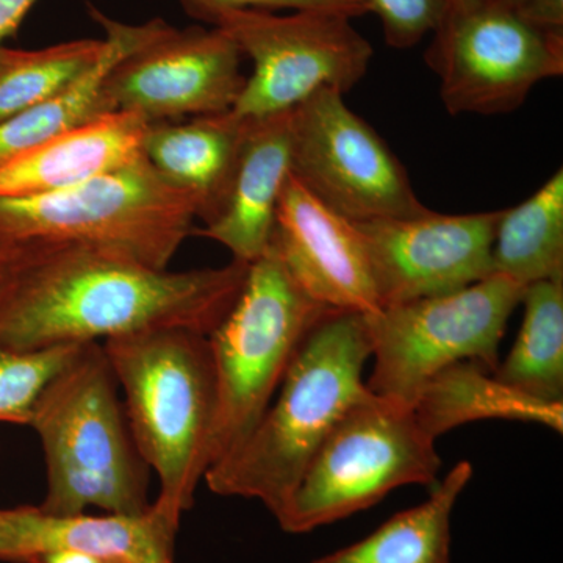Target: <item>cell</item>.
<instances>
[{"label": "cell", "mask_w": 563, "mask_h": 563, "mask_svg": "<svg viewBox=\"0 0 563 563\" xmlns=\"http://www.w3.org/2000/svg\"><path fill=\"white\" fill-rule=\"evenodd\" d=\"M351 21L314 10L218 14L211 21L213 27L228 33L252 62L233 113L243 120H262L287 113L325 88L343 95L352 90L368 73L374 51Z\"/></svg>", "instance_id": "9"}, {"label": "cell", "mask_w": 563, "mask_h": 563, "mask_svg": "<svg viewBox=\"0 0 563 563\" xmlns=\"http://www.w3.org/2000/svg\"><path fill=\"white\" fill-rule=\"evenodd\" d=\"M525 317L495 377L544 402H563V276L525 288Z\"/></svg>", "instance_id": "23"}, {"label": "cell", "mask_w": 563, "mask_h": 563, "mask_svg": "<svg viewBox=\"0 0 563 563\" xmlns=\"http://www.w3.org/2000/svg\"><path fill=\"white\" fill-rule=\"evenodd\" d=\"M14 529L11 563H31L57 548L84 551L103 563H174L180 523L152 503L143 514L54 517L40 507L10 509Z\"/></svg>", "instance_id": "16"}, {"label": "cell", "mask_w": 563, "mask_h": 563, "mask_svg": "<svg viewBox=\"0 0 563 563\" xmlns=\"http://www.w3.org/2000/svg\"><path fill=\"white\" fill-rule=\"evenodd\" d=\"M31 563H103L95 555L70 548H57L36 555Z\"/></svg>", "instance_id": "31"}, {"label": "cell", "mask_w": 563, "mask_h": 563, "mask_svg": "<svg viewBox=\"0 0 563 563\" xmlns=\"http://www.w3.org/2000/svg\"><path fill=\"white\" fill-rule=\"evenodd\" d=\"M329 312L335 310L310 299L272 246L251 263L239 298L207 336L214 373L209 468L257 426L307 333Z\"/></svg>", "instance_id": "6"}, {"label": "cell", "mask_w": 563, "mask_h": 563, "mask_svg": "<svg viewBox=\"0 0 563 563\" xmlns=\"http://www.w3.org/2000/svg\"><path fill=\"white\" fill-rule=\"evenodd\" d=\"M40 246H0V307Z\"/></svg>", "instance_id": "28"}, {"label": "cell", "mask_w": 563, "mask_h": 563, "mask_svg": "<svg viewBox=\"0 0 563 563\" xmlns=\"http://www.w3.org/2000/svg\"><path fill=\"white\" fill-rule=\"evenodd\" d=\"M106 46V40H73L43 49L0 47V122L68 90Z\"/></svg>", "instance_id": "24"}, {"label": "cell", "mask_w": 563, "mask_h": 563, "mask_svg": "<svg viewBox=\"0 0 563 563\" xmlns=\"http://www.w3.org/2000/svg\"><path fill=\"white\" fill-rule=\"evenodd\" d=\"M383 24L385 41L395 49H410L439 27L448 0H365Z\"/></svg>", "instance_id": "26"}, {"label": "cell", "mask_w": 563, "mask_h": 563, "mask_svg": "<svg viewBox=\"0 0 563 563\" xmlns=\"http://www.w3.org/2000/svg\"><path fill=\"white\" fill-rule=\"evenodd\" d=\"M472 477V463H457L420 506L393 515L365 539L312 563H451V517Z\"/></svg>", "instance_id": "21"}, {"label": "cell", "mask_w": 563, "mask_h": 563, "mask_svg": "<svg viewBox=\"0 0 563 563\" xmlns=\"http://www.w3.org/2000/svg\"><path fill=\"white\" fill-rule=\"evenodd\" d=\"M412 410L432 440L479 420L536 422L563 431V402H544L514 390L473 361L454 363L433 376L415 399Z\"/></svg>", "instance_id": "19"}, {"label": "cell", "mask_w": 563, "mask_h": 563, "mask_svg": "<svg viewBox=\"0 0 563 563\" xmlns=\"http://www.w3.org/2000/svg\"><path fill=\"white\" fill-rule=\"evenodd\" d=\"M47 470L41 512L73 517L146 512L150 466L133 442L117 377L102 343L81 344L41 395L31 422Z\"/></svg>", "instance_id": "3"}, {"label": "cell", "mask_w": 563, "mask_h": 563, "mask_svg": "<svg viewBox=\"0 0 563 563\" xmlns=\"http://www.w3.org/2000/svg\"><path fill=\"white\" fill-rule=\"evenodd\" d=\"M514 10L540 31L563 33V0H523Z\"/></svg>", "instance_id": "29"}, {"label": "cell", "mask_w": 563, "mask_h": 563, "mask_svg": "<svg viewBox=\"0 0 563 563\" xmlns=\"http://www.w3.org/2000/svg\"><path fill=\"white\" fill-rule=\"evenodd\" d=\"M81 344L31 351L0 346V422L31 426L41 395L73 361Z\"/></svg>", "instance_id": "25"}, {"label": "cell", "mask_w": 563, "mask_h": 563, "mask_svg": "<svg viewBox=\"0 0 563 563\" xmlns=\"http://www.w3.org/2000/svg\"><path fill=\"white\" fill-rule=\"evenodd\" d=\"M525 287L492 274L461 290L383 307L365 314L374 362L366 387L412 407L422 387L463 361L498 368L507 321Z\"/></svg>", "instance_id": "8"}, {"label": "cell", "mask_w": 563, "mask_h": 563, "mask_svg": "<svg viewBox=\"0 0 563 563\" xmlns=\"http://www.w3.org/2000/svg\"><path fill=\"white\" fill-rule=\"evenodd\" d=\"M269 246L299 288L325 309L362 314L380 309L361 229L291 173L282 188Z\"/></svg>", "instance_id": "14"}, {"label": "cell", "mask_w": 563, "mask_h": 563, "mask_svg": "<svg viewBox=\"0 0 563 563\" xmlns=\"http://www.w3.org/2000/svg\"><path fill=\"white\" fill-rule=\"evenodd\" d=\"M88 13L106 32L107 46L101 60L68 90L0 122V166L58 133L109 113L102 99L103 77L114 62L154 36L166 22L125 24L111 20L91 3H88Z\"/></svg>", "instance_id": "20"}, {"label": "cell", "mask_w": 563, "mask_h": 563, "mask_svg": "<svg viewBox=\"0 0 563 563\" xmlns=\"http://www.w3.org/2000/svg\"><path fill=\"white\" fill-rule=\"evenodd\" d=\"M493 2H498L501 3V5L509 7V9H515V7L523 2V0H493Z\"/></svg>", "instance_id": "34"}, {"label": "cell", "mask_w": 563, "mask_h": 563, "mask_svg": "<svg viewBox=\"0 0 563 563\" xmlns=\"http://www.w3.org/2000/svg\"><path fill=\"white\" fill-rule=\"evenodd\" d=\"M243 54L220 27L165 25L111 65L102 81L109 113L121 111L147 124L231 111L246 76Z\"/></svg>", "instance_id": "12"}, {"label": "cell", "mask_w": 563, "mask_h": 563, "mask_svg": "<svg viewBox=\"0 0 563 563\" xmlns=\"http://www.w3.org/2000/svg\"><path fill=\"white\" fill-rule=\"evenodd\" d=\"M448 9H470V7L481 5V3L490 2V0H448Z\"/></svg>", "instance_id": "33"}, {"label": "cell", "mask_w": 563, "mask_h": 563, "mask_svg": "<svg viewBox=\"0 0 563 563\" xmlns=\"http://www.w3.org/2000/svg\"><path fill=\"white\" fill-rule=\"evenodd\" d=\"M14 550V529L10 510L0 509V562H10Z\"/></svg>", "instance_id": "32"}, {"label": "cell", "mask_w": 563, "mask_h": 563, "mask_svg": "<svg viewBox=\"0 0 563 563\" xmlns=\"http://www.w3.org/2000/svg\"><path fill=\"white\" fill-rule=\"evenodd\" d=\"M180 3L191 16L210 24L218 14L233 10L328 11V13L343 14L351 20L369 13L368 3L365 0H180Z\"/></svg>", "instance_id": "27"}, {"label": "cell", "mask_w": 563, "mask_h": 563, "mask_svg": "<svg viewBox=\"0 0 563 563\" xmlns=\"http://www.w3.org/2000/svg\"><path fill=\"white\" fill-rule=\"evenodd\" d=\"M291 111L250 120L221 210L192 235L220 243L232 261L261 258L269 247L277 203L290 174Z\"/></svg>", "instance_id": "15"}, {"label": "cell", "mask_w": 563, "mask_h": 563, "mask_svg": "<svg viewBox=\"0 0 563 563\" xmlns=\"http://www.w3.org/2000/svg\"><path fill=\"white\" fill-rule=\"evenodd\" d=\"M38 0H0V47L11 38Z\"/></svg>", "instance_id": "30"}, {"label": "cell", "mask_w": 563, "mask_h": 563, "mask_svg": "<svg viewBox=\"0 0 563 563\" xmlns=\"http://www.w3.org/2000/svg\"><path fill=\"white\" fill-rule=\"evenodd\" d=\"M501 210L355 222L361 229L380 309L446 295L493 274V243Z\"/></svg>", "instance_id": "13"}, {"label": "cell", "mask_w": 563, "mask_h": 563, "mask_svg": "<svg viewBox=\"0 0 563 563\" xmlns=\"http://www.w3.org/2000/svg\"><path fill=\"white\" fill-rule=\"evenodd\" d=\"M432 33L426 63L451 114L510 113L563 73V33L540 31L493 0L448 9Z\"/></svg>", "instance_id": "10"}, {"label": "cell", "mask_w": 563, "mask_h": 563, "mask_svg": "<svg viewBox=\"0 0 563 563\" xmlns=\"http://www.w3.org/2000/svg\"><path fill=\"white\" fill-rule=\"evenodd\" d=\"M250 120L233 111L195 117L190 121L147 125L143 155L166 180L191 192L203 224L221 210Z\"/></svg>", "instance_id": "18"}, {"label": "cell", "mask_w": 563, "mask_h": 563, "mask_svg": "<svg viewBox=\"0 0 563 563\" xmlns=\"http://www.w3.org/2000/svg\"><path fill=\"white\" fill-rule=\"evenodd\" d=\"M136 450L161 483L155 504L180 523L209 470L214 373L209 340L184 329L102 342Z\"/></svg>", "instance_id": "4"}, {"label": "cell", "mask_w": 563, "mask_h": 563, "mask_svg": "<svg viewBox=\"0 0 563 563\" xmlns=\"http://www.w3.org/2000/svg\"><path fill=\"white\" fill-rule=\"evenodd\" d=\"M198 213L141 155L68 190L0 198V246L88 247L166 269Z\"/></svg>", "instance_id": "5"}, {"label": "cell", "mask_w": 563, "mask_h": 563, "mask_svg": "<svg viewBox=\"0 0 563 563\" xmlns=\"http://www.w3.org/2000/svg\"><path fill=\"white\" fill-rule=\"evenodd\" d=\"M493 274L529 287L563 276V172L531 198L501 210L493 243Z\"/></svg>", "instance_id": "22"}, {"label": "cell", "mask_w": 563, "mask_h": 563, "mask_svg": "<svg viewBox=\"0 0 563 563\" xmlns=\"http://www.w3.org/2000/svg\"><path fill=\"white\" fill-rule=\"evenodd\" d=\"M247 269L232 261L169 272L88 247H41L0 307V346L43 350L162 329L209 336Z\"/></svg>", "instance_id": "1"}, {"label": "cell", "mask_w": 563, "mask_h": 563, "mask_svg": "<svg viewBox=\"0 0 563 563\" xmlns=\"http://www.w3.org/2000/svg\"><path fill=\"white\" fill-rule=\"evenodd\" d=\"M147 125L114 111L58 133L0 166V198L68 190L121 168L143 155Z\"/></svg>", "instance_id": "17"}, {"label": "cell", "mask_w": 563, "mask_h": 563, "mask_svg": "<svg viewBox=\"0 0 563 563\" xmlns=\"http://www.w3.org/2000/svg\"><path fill=\"white\" fill-rule=\"evenodd\" d=\"M442 459L412 407L366 390L333 426L276 520L306 533L362 512L404 485H435Z\"/></svg>", "instance_id": "7"}, {"label": "cell", "mask_w": 563, "mask_h": 563, "mask_svg": "<svg viewBox=\"0 0 563 563\" xmlns=\"http://www.w3.org/2000/svg\"><path fill=\"white\" fill-rule=\"evenodd\" d=\"M365 314L329 312L296 352L261 421L203 476L211 493L257 499L277 517L333 426L368 390Z\"/></svg>", "instance_id": "2"}, {"label": "cell", "mask_w": 563, "mask_h": 563, "mask_svg": "<svg viewBox=\"0 0 563 563\" xmlns=\"http://www.w3.org/2000/svg\"><path fill=\"white\" fill-rule=\"evenodd\" d=\"M343 96L325 88L291 110L292 176L352 222L424 213L402 163Z\"/></svg>", "instance_id": "11"}]
</instances>
